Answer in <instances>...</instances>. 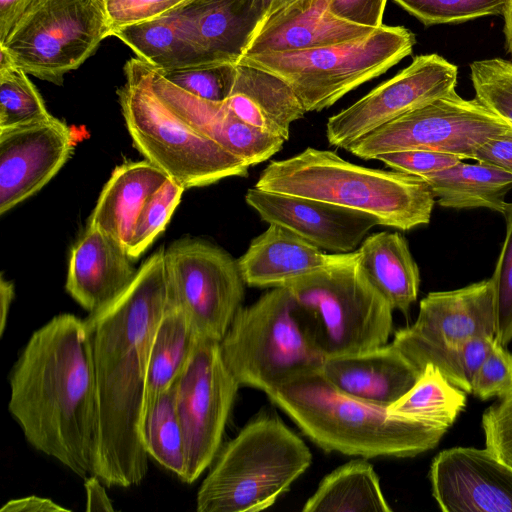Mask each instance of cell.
<instances>
[{
	"label": "cell",
	"instance_id": "obj_1",
	"mask_svg": "<svg viewBox=\"0 0 512 512\" xmlns=\"http://www.w3.org/2000/svg\"><path fill=\"white\" fill-rule=\"evenodd\" d=\"M169 302L161 247L118 297L84 319L97 407L92 475L107 487L138 485L147 474L149 456L141 437L146 366L153 333Z\"/></svg>",
	"mask_w": 512,
	"mask_h": 512
},
{
	"label": "cell",
	"instance_id": "obj_2",
	"mask_svg": "<svg viewBox=\"0 0 512 512\" xmlns=\"http://www.w3.org/2000/svg\"><path fill=\"white\" fill-rule=\"evenodd\" d=\"M9 383L8 409L28 443L77 476L92 475L97 407L84 319L62 313L34 331Z\"/></svg>",
	"mask_w": 512,
	"mask_h": 512
},
{
	"label": "cell",
	"instance_id": "obj_3",
	"mask_svg": "<svg viewBox=\"0 0 512 512\" xmlns=\"http://www.w3.org/2000/svg\"><path fill=\"white\" fill-rule=\"evenodd\" d=\"M315 444L345 455L414 457L435 448L447 430L396 417L334 387L321 369L300 373L268 395Z\"/></svg>",
	"mask_w": 512,
	"mask_h": 512
},
{
	"label": "cell",
	"instance_id": "obj_4",
	"mask_svg": "<svg viewBox=\"0 0 512 512\" xmlns=\"http://www.w3.org/2000/svg\"><path fill=\"white\" fill-rule=\"evenodd\" d=\"M254 187L367 213L402 231L428 224L435 204L431 188L417 176L360 166L312 147L270 162Z\"/></svg>",
	"mask_w": 512,
	"mask_h": 512
},
{
	"label": "cell",
	"instance_id": "obj_5",
	"mask_svg": "<svg viewBox=\"0 0 512 512\" xmlns=\"http://www.w3.org/2000/svg\"><path fill=\"white\" fill-rule=\"evenodd\" d=\"M311 461L308 446L280 418L257 416L217 453L197 492L196 510H265L290 488Z\"/></svg>",
	"mask_w": 512,
	"mask_h": 512
},
{
	"label": "cell",
	"instance_id": "obj_6",
	"mask_svg": "<svg viewBox=\"0 0 512 512\" xmlns=\"http://www.w3.org/2000/svg\"><path fill=\"white\" fill-rule=\"evenodd\" d=\"M219 349L240 387L255 388L267 396L292 377L321 369L326 359L304 309L284 286L241 307Z\"/></svg>",
	"mask_w": 512,
	"mask_h": 512
},
{
	"label": "cell",
	"instance_id": "obj_7",
	"mask_svg": "<svg viewBox=\"0 0 512 512\" xmlns=\"http://www.w3.org/2000/svg\"><path fill=\"white\" fill-rule=\"evenodd\" d=\"M124 74L117 94L127 130L136 149L169 179L188 189L248 175L243 160L198 133L155 94L145 62L130 59Z\"/></svg>",
	"mask_w": 512,
	"mask_h": 512
},
{
	"label": "cell",
	"instance_id": "obj_8",
	"mask_svg": "<svg viewBox=\"0 0 512 512\" xmlns=\"http://www.w3.org/2000/svg\"><path fill=\"white\" fill-rule=\"evenodd\" d=\"M415 43L409 29L382 25L363 38L306 50L243 55L238 64L274 74L288 84L305 112H319L384 74L410 55Z\"/></svg>",
	"mask_w": 512,
	"mask_h": 512
},
{
	"label": "cell",
	"instance_id": "obj_9",
	"mask_svg": "<svg viewBox=\"0 0 512 512\" xmlns=\"http://www.w3.org/2000/svg\"><path fill=\"white\" fill-rule=\"evenodd\" d=\"M304 309L310 330L327 357L387 344L392 307L367 278L357 249L337 263L284 285Z\"/></svg>",
	"mask_w": 512,
	"mask_h": 512
},
{
	"label": "cell",
	"instance_id": "obj_10",
	"mask_svg": "<svg viewBox=\"0 0 512 512\" xmlns=\"http://www.w3.org/2000/svg\"><path fill=\"white\" fill-rule=\"evenodd\" d=\"M102 0H28L0 53L27 74L61 85L109 37Z\"/></svg>",
	"mask_w": 512,
	"mask_h": 512
},
{
	"label": "cell",
	"instance_id": "obj_11",
	"mask_svg": "<svg viewBox=\"0 0 512 512\" xmlns=\"http://www.w3.org/2000/svg\"><path fill=\"white\" fill-rule=\"evenodd\" d=\"M512 127L476 98L453 91L409 111L349 144L345 150L364 159L404 150H431L471 159L485 142Z\"/></svg>",
	"mask_w": 512,
	"mask_h": 512
},
{
	"label": "cell",
	"instance_id": "obj_12",
	"mask_svg": "<svg viewBox=\"0 0 512 512\" xmlns=\"http://www.w3.org/2000/svg\"><path fill=\"white\" fill-rule=\"evenodd\" d=\"M169 297L202 339L220 342L242 307L245 282L236 260L202 240H180L165 250Z\"/></svg>",
	"mask_w": 512,
	"mask_h": 512
},
{
	"label": "cell",
	"instance_id": "obj_13",
	"mask_svg": "<svg viewBox=\"0 0 512 512\" xmlns=\"http://www.w3.org/2000/svg\"><path fill=\"white\" fill-rule=\"evenodd\" d=\"M239 387L222 359L219 342L201 339L175 382L186 457L183 482H195L213 463Z\"/></svg>",
	"mask_w": 512,
	"mask_h": 512
},
{
	"label": "cell",
	"instance_id": "obj_14",
	"mask_svg": "<svg viewBox=\"0 0 512 512\" xmlns=\"http://www.w3.org/2000/svg\"><path fill=\"white\" fill-rule=\"evenodd\" d=\"M457 78V66L442 56H416L394 77L330 117L326 124L328 143L345 149L395 118L452 93Z\"/></svg>",
	"mask_w": 512,
	"mask_h": 512
},
{
	"label": "cell",
	"instance_id": "obj_15",
	"mask_svg": "<svg viewBox=\"0 0 512 512\" xmlns=\"http://www.w3.org/2000/svg\"><path fill=\"white\" fill-rule=\"evenodd\" d=\"M73 132L50 119L0 130V214L36 194L70 158Z\"/></svg>",
	"mask_w": 512,
	"mask_h": 512
},
{
	"label": "cell",
	"instance_id": "obj_16",
	"mask_svg": "<svg viewBox=\"0 0 512 512\" xmlns=\"http://www.w3.org/2000/svg\"><path fill=\"white\" fill-rule=\"evenodd\" d=\"M429 478L444 512H512V468L486 447L441 451Z\"/></svg>",
	"mask_w": 512,
	"mask_h": 512
},
{
	"label": "cell",
	"instance_id": "obj_17",
	"mask_svg": "<svg viewBox=\"0 0 512 512\" xmlns=\"http://www.w3.org/2000/svg\"><path fill=\"white\" fill-rule=\"evenodd\" d=\"M246 203L268 224L294 232L307 242L334 253H349L380 225L367 213L309 198L250 188Z\"/></svg>",
	"mask_w": 512,
	"mask_h": 512
},
{
	"label": "cell",
	"instance_id": "obj_18",
	"mask_svg": "<svg viewBox=\"0 0 512 512\" xmlns=\"http://www.w3.org/2000/svg\"><path fill=\"white\" fill-rule=\"evenodd\" d=\"M146 65L155 94L179 118L248 166L268 160L281 150L282 137L261 130L239 119L225 102L201 99L168 82L155 68Z\"/></svg>",
	"mask_w": 512,
	"mask_h": 512
},
{
	"label": "cell",
	"instance_id": "obj_19",
	"mask_svg": "<svg viewBox=\"0 0 512 512\" xmlns=\"http://www.w3.org/2000/svg\"><path fill=\"white\" fill-rule=\"evenodd\" d=\"M175 15L202 65L238 64L263 21L256 0H190Z\"/></svg>",
	"mask_w": 512,
	"mask_h": 512
},
{
	"label": "cell",
	"instance_id": "obj_20",
	"mask_svg": "<svg viewBox=\"0 0 512 512\" xmlns=\"http://www.w3.org/2000/svg\"><path fill=\"white\" fill-rule=\"evenodd\" d=\"M409 329L429 341L460 345L496 336L495 290L492 278L465 287L428 293Z\"/></svg>",
	"mask_w": 512,
	"mask_h": 512
},
{
	"label": "cell",
	"instance_id": "obj_21",
	"mask_svg": "<svg viewBox=\"0 0 512 512\" xmlns=\"http://www.w3.org/2000/svg\"><path fill=\"white\" fill-rule=\"evenodd\" d=\"M329 3L330 0H296L275 12L258 26L244 55L318 48L374 32L375 28L336 17Z\"/></svg>",
	"mask_w": 512,
	"mask_h": 512
},
{
	"label": "cell",
	"instance_id": "obj_22",
	"mask_svg": "<svg viewBox=\"0 0 512 512\" xmlns=\"http://www.w3.org/2000/svg\"><path fill=\"white\" fill-rule=\"evenodd\" d=\"M321 371L343 393L387 408L407 393L422 373L392 343L327 357Z\"/></svg>",
	"mask_w": 512,
	"mask_h": 512
},
{
	"label": "cell",
	"instance_id": "obj_23",
	"mask_svg": "<svg viewBox=\"0 0 512 512\" xmlns=\"http://www.w3.org/2000/svg\"><path fill=\"white\" fill-rule=\"evenodd\" d=\"M137 271L124 247L88 226L71 249L65 288L91 313L118 297Z\"/></svg>",
	"mask_w": 512,
	"mask_h": 512
},
{
	"label": "cell",
	"instance_id": "obj_24",
	"mask_svg": "<svg viewBox=\"0 0 512 512\" xmlns=\"http://www.w3.org/2000/svg\"><path fill=\"white\" fill-rule=\"evenodd\" d=\"M346 253H325L276 224L254 238L237 260L246 285L274 288L339 262Z\"/></svg>",
	"mask_w": 512,
	"mask_h": 512
},
{
	"label": "cell",
	"instance_id": "obj_25",
	"mask_svg": "<svg viewBox=\"0 0 512 512\" xmlns=\"http://www.w3.org/2000/svg\"><path fill=\"white\" fill-rule=\"evenodd\" d=\"M168 179L147 160L117 166L99 195L88 226L99 229L126 249L143 204Z\"/></svg>",
	"mask_w": 512,
	"mask_h": 512
},
{
	"label": "cell",
	"instance_id": "obj_26",
	"mask_svg": "<svg viewBox=\"0 0 512 512\" xmlns=\"http://www.w3.org/2000/svg\"><path fill=\"white\" fill-rule=\"evenodd\" d=\"M225 103L242 121L286 141L290 125L306 113L282 79L244 64H237L234 86Z\"/></svg>",
	"mask_w": 512,
	"mask_h": 512
},
{
	"label": "cell",
	"instance_id": "obj_27",
	"mask_svg": "<svg viewBox=\"0 0 512 512\" xmlns=\"http://www.w3.org/2000/svg\"><path fill=\"white\" fill-rule=\"evenodd\" d=\"M367 278L392 309L407 314L417 300L420 272L406 239L398 232H377L357 249Z\"/></svg>",
	"mask_w": 512,
	"mask_h": 512
},
{
	"label": "cell",
	"instance_id": "obj_28",
	"mask_svg": "<svg viewBox=\"0 0 512 512\" xmlns=\"http://www.w3.org/2000/svg\"><path fill=\"white\" fill-rule=\"evenodd\" d=\"M201 339L185 313L170 300L149 347L143 415L175 384Z\"/></svg>",
	"mask_w": 512,
	"mask_h": 512
},
{
	"label": "cell",
	"instance_id": "obj_29",
	"mask_svg": "<svg viewBox=\"0 0 512 512\" xmlns=\"http://www.w3.org/2000/svg\"><path fill=\"white\" fill-rule=\"evenodd\" d=\"M444 208H487L502 213L505 196L512 189V174L477 162H459L421 178Z\"/></svg>",
	"mask_w": 512,
	"mask_h": 512
},
{
	"label": "cell",
	"instance_id": "obj_30",
	"mask_svg": "<svg viewBox=\"0 0 512 512\" xmlns=\"http://www.w3.org/2000/svg\"><path fill=\"white\" fill-rule=\"evenodd\" d=\"M304 512H391L373 466L352 460L326 475L305 502Z\"/></svg>",
	"mask_w": 512,
	"mask_h": 512
},
{
	"label": "cell",
	"instance_id": "obj_31",
	"mask_svg": "<svg viewBox=\"0 0 512 512\" xmlns=\"http://www.w3.org/2000/svg\"><path fill=\"white\" fill-rule=\"evenodd\" d=\"M494 340L476 338L460 345H447L424 339L406 327L395 333L392 344L420 371L432 364L451 384L470 394L474 375Z\"/></svg>",
	"mask_w": 512,
	"mask_h": 512
},
{
	"label": "cell",
	"instance_id": "obj_32",
	"mask_svg": "<svg viewBox=\"0 0 512 512\" xmlns=\"http://www.w3.org/2000/svg\"><path fill=\"white\" fill-rule=\"evenodd\" d=\"M143 62L159 71L202 65L184 36L175 10L161 18L121 28L113 33Z\"/></svg>",
	"mask_w": 512,
	"mask_h": 512
},
{
	"label": "cell",
	"instance_id": "obj_33",
	"mask_svg": "<svg viewBox=\"0 0 512 512\" xmlns=\"http://www.w3.org/2000/svg\"><path fill=\"white\" fill-rule=\"evenodd\" d=\"M466 394L437 367L427 364L416 383L388 411L399 418L448 430L465 408Z\"/></svg>",
	"mask_w": 512,
	"mask_h": 512
},
{
	"label": "cell",
	"instance_id": "obj_34",
	"mask_svg": "<svg viewBox=\"0 0 512 512\" xmlns=\"http://www.w3.org/2000/svg\"><path fill=\"white\" fill-rule=\"evenodd\" d=\"M141 437L148 456L182 480L186 457L175 405V384L145 411L141 423Z\"/></svg>",
	"mask_w": 512,
	"mask_h": 512
},
{
	"label": "cell",
	"instance_id": "obj_35",
	"mask_svg": "<svg viewBox=\"0 0 512 512\" xmlns=\"http://www.w3.org/2000/svg\"><path fill=\"white\" fill-rule=\"evenodd\" d=\"M27 75L0 53V130L44 121L53 116Z\"/></svg>",
	"mask_w": 512,
	"mask_h": 512
},
{
	"label": "cell",
	"instance_id": "obj_36",
	"mask_svg": "<svg viewBox=\"0 0 512 512\" xmlns=\"http://www.w3.org/2000/svg\"><path fill=\"white\" fill-rule=\"evenodd\" d=\"M184 191L183 186L168 179L146 199L126 247L132 260L137 259L165 229Z\"/></svg>",
	"mask_w": 512,
	"mask_h": 512
},
{
	"label": "cell",
	"instance_id": "obj_37",
	"mask_svg": "<svg viewBox=\"0 0 512 512\" xmlns=\"http://www.w3.org/2000/svg\"><path fill=\"white\" fill-rule=\"evenodd\" d=\"M425 26L502 15L505 0H392Z\"/></svg>",
	"mask_w": 512,
	"mask_h": 512
},
{
	"label": "cell",
	"instance_id": "obj_38",
	"mask_svg": "<svg viewBox=\"0 0 512 512\" xmlns=\"http://www.w3.org/2000/svg\"><path fill=\"white\" fill-rule=\"evenodd\" d=\"M158 72L189 94L211 102H225L234 86L237 64H207Z\"/></svg>",
	"mask_w": 512,
	"mask_h": 512
},
{
	"label": "cell",
	"instance_id": "obj_39",
	"mask_svg": "<svg viewBox=\"0 0 512 512\" xmlns=\"http://www.w3.org/2000/svg\"><path fill=\"white\" fill-rule=\"evenodd\" d=\"M506 222L505 239L491 276L495 290L496 336L503 346L512 341V203L501 213Z\"/></svg>",
	"mask_w": 512,
	"mask_h": 512
},
{
	"label": "cell",
	"instance_id": "obj_40",
	"mask_svg": "<svg viewBox=\"0 0 512 512\" xmlns=\"http://www.w3.org/2000/svg\"><path fill=\"white\" fill-rule=\"evenodd\" d=\"M512 391V353L496 339L478 367L471 393L481 400L503 397Z\"/></svg>",
	"mask_w": 512,
	"mask_h": 512
},
{
	"label": "cell",
	"instance_id": "obj_41",
	"mask_svg": "<svg viewBox=\"0 0 512 512\" xmlns=\"http://www.w3.org/2000/svg\"><path fill=\"white\" fill-rule=\"evenodd\" d=\"M110 36L121 28L170 14L190 0H102Z\"/></svg>",
	"mask_w": 512,
	"mask_h": 512
},
{
	"label": "cell",
	"instance_id": "obj_42",
	"mask_svg": "<svg viewBox=\"0 0 512 512\" xmlns=\"http://www.w3.org/2000/svg\"><path fill=\"white\" fill-rule=\"evenodd\" d=\"M485 447L512 468V391L482 414Z\"/></svg>",
	"mask_w": 512,
	"mask_h": 512
},
{
	"label": "cell",
	"instance_id": "obj_43",
	"mask_svg": "<svg viewBox=\"0 0 512 512\" xmlns=\"http://www.w3.org/2000/svg\"><path fill=\"white\" fill-rule=\"evenodd\" d=\"M476 98L512 127V62L501 60L482 76Z\"/></svg>",
	"mask_w": 512,
	"mask_h": 512
},
{
	"label": "cell",
	"instance_id": "obj_44",
	"mask_svg": "<svg viewBox=\"0 0 512 512\" xmlns=\"http://www.w3.org/2000/svg\"><path fill=\"white\" fill-rule=\"evenodd\" d=\"M377 160L393 170L422 178L451 167L463 159L457 155L431 150H404L381 155Z\"/></svg>",
	"mask_w": 512,
	"mask_h": 512
},
{
	"label": "cell",
	"instance_id": "obj_45",
	"mask_svg": "<svg viewBox=\"0 0 512 512\" xmlns=\"http://www.w3.org/2000/svg\"><path fill=\"white\" fill-rule=\"evenodd\" d=\"M387 0H330L329 9L338 18L371 27L382 26Z\"/></svg>",
	"mask_w": 512,
	"mask_h": 512
},
{
	"label": "cell",
	"instance_id": "obj_46",
	"mask_svg": "<svg viewBox=\"0 0 512 512\" xmlns=\"http://www.w3.org/2000/svg\"><path fill=\"white\" fill-rule=\"evenodd\" d=\"M471 159L512 174V132L485 142L474 151Z\"/></svg>",
	"mask_w": 512,
	"mask_h": 512
},
{
	"label": "cell",
	"instance_id": "obj_47",
	"mask_svg": "<svg viewBox=\"0 0 512 512\" xmlns=\"http://www.w3.org/2000/svg\"><path fill=\"white\" fill-rule=\"evenodd\" d=\"M1 512H63L70 511L60 506L51 499L32 495L18 499H12L4 504Z\"/></svg>",
	"mask_w": 512,
	"mask_h": 512
},
{
	"label": "cell",
	"instance_id": "obj_48",
	"mask_svg": "<svg viewBox=\"0 0 512 512\" xmlns=\"http://www.w3.org/2000/svg\"><path fill=\"white\" fill-rule=\"evenodd\" d=\"M86 511L114 510L111 500L104 488L103 482L95 475L85 478Z\"/></svg>",
	"mask_w": 512,
	"mask_h": 512
},
{
	"label": "cell",
	"instance_id": "obj_49",
	"mask_svg": "<svg viewBox=\"0 0 512 512\" xmlns=\"http://www.w3.org/2000/svg\"><path fill=\"white\" fill-rule=\"evenodd\" d=\"M28 0H0V40L10 30Z\"/></svg>",
	"mask_w": 512,
	"mask_h": 512
},
{
	"label": "cell",
	"instance_id": "obj_50",
	"mask_svg": "<svg viewBox=\"0 0 512 512\" xmlns=\"http://www.w3.org/2000/svg\"><path fill=\"white\" fill-rule=\"evenodd\" d=\"M504 19V36L506 49L512 56V0H505V6L502 13Z\"/></svg>",
	"mask_w": 512,
	"mask_h": 512
},
{
	"label": "cell",
	"instance_id": "obj_51",
	"mask_svg": "<svg viewBox=\"0 0 512 512\" xmlns=\"http://www.w3.org/2000/svg\"><path fill=\"white\" fill-rule=\"evenodd\" d=\"M257 4L261 10L263 20L274 14L275 12L281 10L282 8L288 6L292 2L296 0H256Z\"/></svg>",
	"mask_w": 512,
	"mask_h": 512
},
{
	"label": "cell",
	"instance_id": "obj_52",
	"mask_svg": "<svg viewBox=\"0 0 512 512\" xmlns=\"http://www.w3.org/2000/svg\"><path fill=\"white\" fill-rule=\"evenodd\" d=\"M0 291H1V308H2V321H4L6 312L9 309V305L14 295L13 284L5 280L3 275H1L0 282Z\"/></svg>",
	"mask_w": 512,
	"mask_h": 512
}]
</instances>
